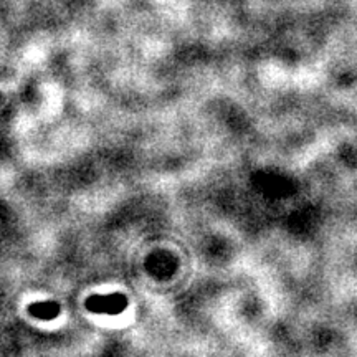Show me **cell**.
<instances>
[{"label": "cell", "instance_id": "1", "mask_svg": "<svg viewBox=\"0 0 357 357\" xmlns=\"http://www.w3.org/2000/svg\"><path fill=\"white\" fill-rule=\"evenodd\" d=\"M89 312H96V314H121L128 307V298L121 293L113 294H93L84 303Z\"/></svg>", "mask_w": 357, "mask_h": 357}, {"label": "cell", "instance_id": "2", "mask_svg": "<svg viewBox=\"0 0 357 357\" xmlns=\"http://www.w3.org/2000/svg\"><path fill=\"white\" fill-rule=\"evenodd\" d=\"M29 314L42 321H52L60 314V305L56 301H37L29 306Z\"/></svg>", "mask_w": 357, "mask_h": 357}]
</instances>
